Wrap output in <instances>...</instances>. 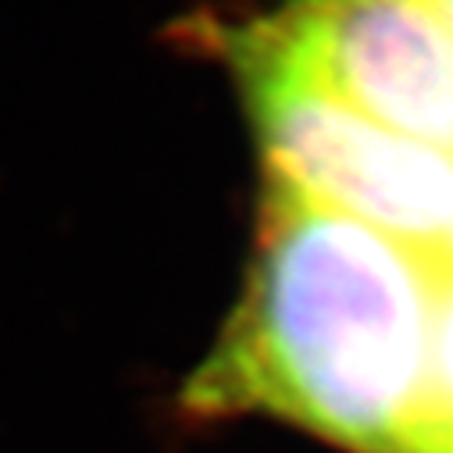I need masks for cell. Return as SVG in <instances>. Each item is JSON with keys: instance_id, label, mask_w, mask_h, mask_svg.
Returning a JSON list of instances; mask_svg holds the SVG:
<instances>
[{"instance_id": "6da1fadb", "label": "cell", "mask_w": 453, "mask_h": 453, "mask_svg": "<svg viewBox=\"0 0 453 453\" xmlns=\"http://www.w3.org/2000/svg\"><path fill=\"white\" fill-rule=\"evenodd\" d=\"M435 261L265 179L240 303L179 389L186 418L272 414L354 453H407Z\"/></svg>"}, {"instance_id": "7a4b0ae2", "label": "cell", "mask_w": 453, "mask_h": 453, "mask_svg": "<svg viewBox=\"0 0 453 453\" xmlns=\"http://www.w3.org/2000/svg\"><path fill=\"white\" fill-rule=\"evenodd\" d=\"M225 50L268 179L439 257L453 221V161L446 154L361 115L286 54L261 22L233 29Z\"/></svg>"}, {"instance_id": "3957f363", "label": "cell", "mask_w": 453, "mask_h": 453, "mask_svg": "<svg viewBox=\"0 0 453 453\" xmlns=\"http://www.w3.org/2000/svg\"><path fill=\"white\" fill-rule=\"evenodd\" d=\"M261 26L361 115L453 157V22L439 0H286Z\"/></svg>"}, {"instance_id": "277c9868", "label": "cell", "mask_w": 453, "mask_h": 453, "mask_svg": "<svg viewBox=\"0 0 453 453\" xmlns=\"http://www.w3.org/2000/svg\"><path fill=\"white\" fill-rule=\"evenodd\" d=\"M407 453H453V268L442 261H435L425 400Z\"/></svg>"}, {"instance_id": "5b68a950", "label": "cell", "mask_w": 453, "mask_h": 453, "mask_svg": "<svg viewBox=\"0 0 453 453\" xmlns=\"http://www.w3.org/2000/svg\"><path fill=\"white\" fill-rule=\"evenodd\" d=\"M435 261H442L446 268H453V221H449V233H446V243H442V250H439V257Z\"/></svg>"}, {"instance_id": "8992f818", "label": "cell", "mask_w": 453, "mask_h": 453, "mask_svg": "<svg viewBox=\"0 0 453 453\" xmlns=\"http://www.w3.org/2000/svg\"><path fill=\"white\" fill-rule=\"evenodd\" d=\"M439 8H442V12H446V19L453 22V0H439Z\"/></svg>"}]
</instances>
